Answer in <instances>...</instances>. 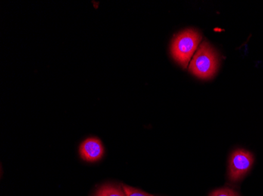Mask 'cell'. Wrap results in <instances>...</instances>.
I'll use <instances>...</instances> for the list:
<instances>
[{
  "label": "cell",
  "mask_w": 263,
  "mask_h": 196,
  "mask_svg": "<svg viewBox=\"0 0 263 196\" xmlns=\"http://www.w3.org/2000/svg\"><path fill=\"white\" fill-rule=\"evenodd\" d=\"M103 153L104 148L103 144L97 138H88L80 146V154L85 161H98L103 156Z\"/></svg>",
  "instance_id": "277c9868"
},
{
  "label": "cell",
  "mask_w": 263,
  "mask_h": 196,
  "mask_svg": "<svg viewBox=\"0 0 263 196\" xmlns=\"http://www.w3.org/2000/svg\"><path fill=\"white\" fill-rule=\"evenodd\" d=\"M219 57L216 51L206 41L199 46L189 64L192 74L201 79H210L218 72Z\"/></svg>",
  "instance_id": "6da1fadb"
},
{
  "label": "cell",
  "mask_w": 263,
  "mask_h": 196,
  "mask_svg": "<svg viewBox=\"0 0 263 196\" xmlns=\"http://www.w3.org/2000/svg\"><path fill=\"white\" fill-rule=\"evenodd\" d=\"M122 188H123L124 191H125L127 196H153L152 194L144 192V191L131 188V187L125 186V185H122Z\"/></svg>",
  "instance_id": "8992f818"
},
{
  "label": "cell",
  "mask_w": 263,
  "mask_h": 196,
  "mask_svg": "<svg viewBox=\"0 0 263 196\" xmlns=\"http://www.w3.org/2000/svg\"><path fill=\"white\" fill-rule=\"evenodd\" d=\"M202 35L195 29H186L177 34L171 43L173 58L181 67L186 69L189 61L199 48Z\"/></svg>",
  "instance_id": "7a4b0ae2"
},
{
  "label": "cell",
  "mask_w": 263,
  "mask_h": 196,
  "mask_svg": "<svg viewBox=\"0 0 263 196\" xmlns=\"http://www.w3.org/2000/svg\"><path fill=\"white\" fill-rule=\"evenodd\" d=\"M94 196H127L124 190L115 185H104L101 187Z\"/></svg>",
  "instance_id": "5b68a950"
},
{
  "label": "cell",
  "mask_w": 263,
  "mask_h": 196,
  "mask_svg": "<svg viewBox=\"0 0 263 196\" xmlns=\"http://www.w3.org/2000/svg\"><path fill=\"white\" fill-rule=\"evenodd\" d=\"M254 156L245 149H236L232 153L229 166V176L233 181H240L252 169Z\"/></svg>",
  "instance_id": "3957f363"
},
{
  "label": "cell",
  "mask_w": 263,
  "mask_h": 196,
  "mask_svg": "<svg viewBox=\"0 0 263 196\" xmlns=\"http://www.w3.org/2000/svg\"><path fill=\"white\" fill-rule=\"evenodd\" d=\"M210 196H239L234 190L228 188H220L211 193Z\"/></svg>",
  "instance_id": "52a82bcc"
}]
</instances>
